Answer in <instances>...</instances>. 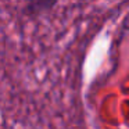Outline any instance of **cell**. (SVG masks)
I'll use <instances>...</instances> for the list:
<instances>
[{"mask_svg": "<svg viewBox=\"0 0 129 129\" xmlns=\"http://www.w3.org/2000/svg\"><path fill=\"white\" fill-rule=\"evenodd\" d=\"M123 28H125L126 31H129V15H128V17H126L125 22H123Z\"/></svg>", "mask_w": 129, "mask_h": 129, "instance_id": "7a4b0ae2", "label": "cell"}, {"mask_svg": "<svg viewBox=\"0 0 129 129\" xmlns=\"http://www.w3.org/2000/svg\"><path fill=\"white\" fill-rule=\"evenodd\" d=\"M56 3L57 0H31V3L28 4V11L31 14H39L46 10H50Z\"/></svg>", "mask_w": 129, "mask_h": 129, "instance_id": "6da1fadb", "label": "cell"}]
</instances>
